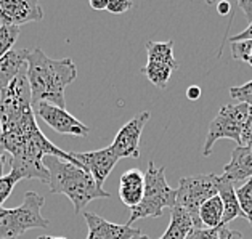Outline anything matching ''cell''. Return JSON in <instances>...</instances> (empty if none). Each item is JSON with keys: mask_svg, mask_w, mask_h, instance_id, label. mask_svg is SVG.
Segmentation results:
<instances>
[{"mask_svg": "<svg viewBox=\"0 0 252 239\" xmlns=\"http://www.w3.org/2000/svg\"><path fill=\"white\" fill-rule=\"evenodd\" d=\"M26 76L32 108L45 101L66 109L64 90L77 77V67L71 58L52 60L40 48H34L28 55Z\"/></svg>", "mask_w": 252, "mask_h": 239, "instance_id": "cell-1", "label": "cell"}, {"mask_svg": "<svg viewBox=\"0 0 252 239\" xmlns=\"http://www.w3.org/2000/svg\"><path fill=\"white\" fill-rule=\"evenodd\" d=\"M44 165L50 174V181H48L50 193L64 194L72 202L77 215L84 212L85 206L90 201L106 199L111 196L81 165L63 161L55 156H45Z\"/></svg>", "mask_w": 252, "mask_h": 239, "instance_id": "cell-2", "label": "cell"}, {"mask_svg": "<svg viewBox=\"0 0 252 239\" xmlns=\"http://www.w3.org/2000/svg\"><path fill=\"white\" fill-rule=\"evenodd\" d=\"M177 202V191L169 186L165 180V170L161 165L158 167L155 162L148 164V170L145 174V189L141 202L132 209L128 226H132L135 220L140 218H158L162 217L165 209H172Z\"/></svg>", "mask_w": 252, "mask_h": 239, "instance_id": "cell-3", "label": "cell"}, {"mask_svg": "<svg viewBox=\"0 0 252 239\" xmlns=\"http://www.w3.org/2000/svg\"><path fill=\"white\" fill-rule=\"evenodd\" d=\"M44 196L35 191L24 194L21 206L0 209V239H16L32 228H47L50 222L42 217Z\"/></svg>", "mask_w": 252, "mask_h": 239, "instance_id": "cell-4", "label": "cell"}, {"mask_svg": "<svg viewBox=\"0 0 252 239\" xmlns=\"http://www.w3.org/2000/svg\"><path fill=\"white\" fill-rule=\"evenodd\" d=\"M217 179L219 175H189L182 177L178 181L177 191V206H180L183 210L188 212L191 217L194 228H202L199 220V209L207 199L217 196Z\"/></svg>", "mask_w": 252, "mask_h": 239, "instance_id": "cell-5", "label": "cell"}, {"mask_svg": "<svg viewBox=\"0 0 252 239\" xmlns=\"http://www.w3.org/2000/svg\"><path fill=\"white\" fill-rule=\"evenodd\" d=\"M251 114V108L244 103H235V105H225L219 111V114L212 119L209 125V133L202 148V156H211L212 148L217 140L230 138L236 142L238 146L241 143V132L244 122Z\"/></svg>", "mask_w": 252, "mask_h": 239, "instance_id": "cell-6", "label": "cell"}, {"mask_svg": "<svg viewBox=\"0 0 252 239\" xmlns=\"http://www.w3.org/2000/svg\"><path fill=\"white\" fill-rule=\"evenodd\" d=\"M148 63L141 72L148 77L158 89H165L174 71L178 69V61L174 58V40L167 42H146Z\"/></svg>", "mask_w": 252, "mask_h": 239, "instance_id": "cell-7", "label": "cell"}, {"mask_svg": "<svg viewBox=\"0 0 252 239\" xmlns=\"http://www.w3.org/2000/svg\"><path fill=\"white\" fill-rule=\"evenodd\" d=\"M28 71L21 72L2 93H0V124L18 118L32 109L31 89L28 82Z\"/></svg>", "mask_w": 252, "mask_h": 239, "instance_id": "cell-8", "label": "cell"}, {"mask_svg": "<svg viewBox=\"0 0 252 239\" xmlns=\"http://www.w3.org/2000/svg\"><path fill=\"white\" fill-rule=\"evenodd\" d=\"M32 109L37 118H40L48 127H52L58 133L74 135V137H87L90 133V128L87 125L82 124L81 120L76 119L74 116L69 114L63 108L42 101L39 105H35Z\"/></svg>", "mask_w": 252, "mask_h": 239, "instance_id": "cell-9", "label": "cell"}, {"mask_svg": "<svg viewBox=\"0 0 252 239\" xmlns=\"http://www.w3.org/2000/svg\"><path fill=\"white\" fill-rule=\"evenodd\" d=\"M150 113L148 111H141L140 114L135 116L133 119H130L126 125H122L119 128L118 135L114 137L111 143V151L114 152L119 159L122 157H140V138L141 132L146 125V122L150 120Z\"/></svg>", "mask_w": 252, "mask_h": 239, "instance_id": "cell-10", "label": "cell"}, {"mask_svg": "<svg viewBox=\"0 0 252 239\" xmlns=\"http://www.w3.org/2000/svg\"><path fill=\"white\" fill-rule=\"evenodd\" d=\"M44 10L35 0H0V23L20 28L21 24L42 21Z\"/></svg>", "mask_w": 252, "mask_h": 239, "instance_id": "cell-11", "label": "cell"}, {"mask_svg": "<svg viewBox=\"0 0 252 239\" xmlns=\"http://www.w3.org/2000/svg\"><path fill=\"white\" fill-rule=\"evenodd\" d=\"M72 157L81 164L87 172L94 177L95 181L100 186H103L104 180L108 179L109 174L113 172V169L118 164L119 157L111 151V148H103L96 151H89V152H74L71 151Z\"/></svg>", "mask_w": 252, "mask_h": 239, "instance_id": "cell-12", "label": "cell"}, {"mask_svg": "<svg viewBox=\"0 0 252 239\" xmlns=\"http://www.w3.org/2000/svg\"><path fill=\"white\" fill-rule=\"evenodd\" d=\"M84 218L89 226L87 239H132L141 233L138 228H132L128 225L111 223L96 213L84 212Z\"/></svg>", "mask_w": 252, "mask_h": 239, "instance_id": "cell-13", "label": "cell"}, {"mask_svg": "<svg viewBox=\"0 0 252 239\" xmlns=\"http://www.w3.org/2000/svg\"><path fill=\"white\" fill-rule=\"evenodd\" d=\"M145 174L140 169H128L119 181V199L128 209H135L143 198Z\"/></svg>", "mask_w": 252, "mask_h": 239, "instance_id": "cell-14", "label": "cell"}, {"mask_svg": "<svg viewBox=\"0 0 252 239\" xmlns=\"http://www.w3.org/2000/svg\"><path fill=\"white\" fill-rule=\"evenodd\" d=\"M28 55H29V50H26V48H20V50L11 48L8 53H5L3 57L0 58V93H2L21 72L28 71Z\"/></svg>", "mask_w": 252, "mask_h": 239, "instance_id": "cell-15", "label": "cell"}, {"mask_svg": "<svg viewBox=\"0 0 252 239\" xmlns=\"http://www.w3.org/2000/svg\"><path fill=\"white\" fill-rule=\"evenodd\" d=\"M223 179L231 181L235 185L239 180H249L252 179V148H243L236 146L231 151L230 162L225 165Z\"/></svg>", "mask_w": 252, "mask_h": 239, "instance_id": "cell-16", "label": "cell"}, {"mask_svg": "<svg viewBox=\"0 0 252 239\" xmlns=\"http://www.w3.org/2000/svg\"><path fill=\"white\" fill-rule=\"evenodd\" d=\"M217 191H219V198L222 199V204H223V217H222V225L220 226H226V223L233 222L235 218H244L241 207H239L238 198H236L235 185L226 179H223L222 175H219Z\"/></svg>", "mask_w": 252, "mask_h": 239, "instance_id": "cell-17", "label": "cell"}, {"mask_svg": "<svg viewBox=\"0 0 252 239\" xmlns=\"http://www.w3.org/2000/svg\"><path fill=\"white\" fill-rule=\"evenodd\" d=\"M194 230V223L187 210L180 206H174L170 209V223L164 235L159 239H187L189 233Z\"/></svg>", "mask_w": 252, "mask_h": 239, "instance_id": "cell-18", "label": "cell"}, {"mask_svg": "<svg viewBox=\"0 0 252 239\" xmlns=\"http://www.w3.org/2000/svg\"><path fill=\"white\" fill-rule=\"evenodd\" d=\"M223 217V204L222 199L217 196L207 199L199 209V220L202 223V228H220Z\"/></svg>", "mask_w": 252, "mask_h": 239, "instance_id": "cell-19", "label": "cell"}, {"mask_svg": "<svg viewBox=\"0 0 252 239\" xmlns=\"http://www.w3.org/2000/svg\"><path fill=\"white\" fill-rule=\"evenodd\" d=\"M236 198L244 218L252 225V179H249L241 188L236 189Z\"/></svg>", "mask_w": 252, "mask_h": 239, "instance_id": "cell-20", "label": "cell"}, {"mask_svg": "<svg viewBox=\"0 0 252 239\" xmlns=\"http://www.w3.org/2000/svg\"><path fill=\"white\" fill-rule=\"evenodd\" d=\"M20 35V28L15 26H0V58L13 48L15 42Z\"/></svg>", "mask_w": 252, "mask_h": 239, "instance_id": "cell-21", "label": "cell"}, {"mask_svg": "<svg viewBox=\"0 0 252 239\" xmlns=\"http://www.w3.org/2000/svg\"><path fill=\"white\" fill-rule=\"evenodd\" d=\"M23 179L13 170H10L7 175H3L0 179V209L3 207V202L10 198V194L13 193L15 186L18 185V181H21Z\"/></svg>", "mask_w": 252, "mask_h": 239, "instance_id": "cell-22", "label": "cell"}, {"mask_svg": "<svg viewBox=\"0 0 252 239\" xmlns=\"http://www.w3.org/2000/svg\"><path fill=\"white\" fill-rule=\"evenodd\" d=\"M231 57L235 60L244 61L246 64H249L252 67V42H236L231 44Z\"/></svg>", "mask_w": 252, "mask_h": 239, "instance_id": "cell-23", "label": "cell"}, {"mask_svg": "<svg viewBox=\"0 0 252 239\" xmlns=\"http://www.w3.org/2000/svg\"><path fill=\"white\" fill-rule=\"evenodd\" d=\"M230 96L233 98V100H236L238 103H244V105H248L252 111V81L246 82L244 85H239V87H231Z\"/></svg>", "mask_w": 252, "mask_h": 239, "instance_id": "cell-24", "label": "cell"}, {"mask_svg": "<svg viewBox=\"0 0 252 239\" xmlns=\"http://www.w3.org/2000/svg\"><path fill=\"white\" fill-rule=\"evenodd\" d=\"M130 8H133V2H130V0H109L106 10L109 11V13L122 15Z\"/></svg>", "mask_w": 252, "mask_h": 239, "instance_id": "cell-25", "label": "cell"}, {"mask_svg": "<svg viewBox=\"0 0 252 239\" xmlns=\"http://www.w3.org/2000/svg\"><path fill=\"white\" fill-rule=\"evenodd\" d=\"M219 230L220 228H194L187 239H220Z\"/></svg>", "mask_w": 252, "mask_h": 239, "instance_id": "cell-26", "label": "cell"}, {"mask_svg": "<svg viewBox=\"0 0 252 239\" xmlns=\"http://www.w3.org/2000/svg\"><path fill=\"white\" fill-rule=\"evenodd\" d=\"M239 146H243V148H252V111L244 122V127L241 132V143H239Z\"/></svg>", "mask_w": 252, "mask_h": 239, "instance_id": "cell-27", "label": "cell"}, {"mask_svg": "<svg viewBox=\"0 0 252 239\" xmlns=\"http://www.w3.org/2000/svg\"><path fill=\"white\" fill-rule=\"evenodd\" d=\"M231 44H236V42H246V40H251L252 42V23H249V26L246 28L241 34H236L233 37H228Z\"/></svg>", "mask_w": 252, "mask_h": 239, "instance_id": "cell-28", "label": "cell"}, {"mask_svg": "<svg viewBox=\"0 0 252 239\" xmlns=\"http://www.w3.org/2000/svg\"><path fill=\"white\" fill-rule=\"evenodd\" d=\"M235 7L243 10L248 21L252 23V0H238V2H235Z\"/></svg>", "mask_w": 252, "mask_h": 239, "instance_id": "cell-29", "label": "cell"}, {"mask_svg": "<svg viewBox=\"0 0 252 239\" xmlns=\"http://www.w3.org/2000/svg\"><path fill=\"white\" fill-rule=\"evenodd\" d=\"M219 238L220 239H243L241 233H238L235 230H230L228 226H220Z\"/></svg>", "mask_w": 252, "mask_h": 239, "instance_id": "cell-30", "label": "cell"}, {"mask_svg": "<svg viewBox=\"0 0 252 239\" xmlns=\"http://www.w3.org/2000/svg\"><path fill=\"white\" fill-rule=\"evenodd\" d=\"M201 89L198 87V85H191V87H188L187 90V96H188V100H191V101H196V100H199L201 98Z\"/></svg>", "mask_w": 252, "mask_h": 239, "instance_id": "cell-31", "label": "cell"}, {"mask_svg": "<svg viewBox=\"0 0 252 239\" xmlns=\"http://www.w3.org/2000/svg\"><path fill=\"white\" fill-rule=\"evenodd\" d=\"M109 0H90V7L96 11H103L108 8Z\"/></svg>", "mask_w": 252, "mask_h": 239, "instance_id": "cell-32", "label": "cell"}, {"mask_svg": "<svg viewBox=\"0 0 252 239\" xmlns=\"http://www.w3.org/2000/svg\"><path fill=\"white\" fill-rule=\"evenodd\" d=\"M8 152L5 151L2 146H0V179L3 177V169H5V165H7V162H8Z\"/></svg>", "mask_w": 252, "mask_h": 239, "instance_id": "cell-33", "label": "cell"}, {"mask_svg": "<svg viewBox=\"0 0 252 239\" xmlns=\"http://www.w3.org/2000/svg\"><path fill=\"white\" fill-rule=\"evenodd\" d=\"M230 10H231V3H230V2H226V0H223V2L217 3V11H219V15H220V16H226V15L230 13Z\"/></svg>", "mask_w": 252, "mask_h": 239, "instance_id": "cell-34", "label": "cell"}, {"mask_svg": "<svg viewBox=\"0 0 252 239\" xmlns=\"http://www.w3.org/2000/svg\"><path fill=\"white\" fill-rule=\"evenodd\" d=\"M37 239H66V238H61V236H40Z\"/></svg>", "mask_w": 252, "mask_h": 239, "instance_id": "cell-35", "label": "cell"}, {"mask_svg": "<svg viewBox=\"0 0 252 239\" xmlns=\"http://www.w3.org/2000/svg\"><path fill=\"white\" fill-rule=\"evenodd\" d=\"M132 239H150L146 235H143V233H140V235H137L135 238H132Z\"/></svg>", "mask_w": 252, "mask_h": 239, "instance_id": "cell-36", "label": "cell"}, {"mask_svg": "<svg viewBox=\"0 0 252 239\" xmlns=\"http://www.w3.org/2000/svg\"><path fill=\"white\" fill-rule=\"evenodd\" d=\"M0 135H2V127H0Z\"/></svg>", "mask_w": 252, "mask_h": 239, "instance_id": "cell-37", "label": "cell"}]
</instances>
